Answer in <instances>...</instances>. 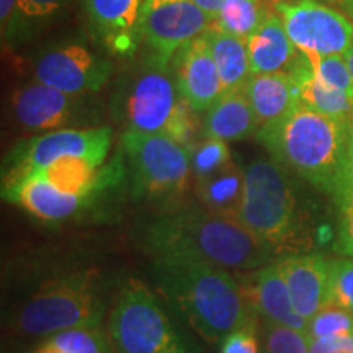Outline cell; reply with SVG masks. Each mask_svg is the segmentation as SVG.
Wrapping results in <instances>:
<instances>
[{
	"label": "cell",
	"mask_w": 353,
	"mask_h": 353,
	"mask_svg": "<svg viewBox=\"0 0 353 353\" xmlns=\"http://www.w3.org/2000/svg\"><path fill=\"white\" fill-rule=\"evenodd\" d=\"M151 276L159 293L210 343H223L234 330L255 324L242 286L226 268L162 255L151 259Z\"/></svg>",
	"instance_id": "cell-1"
},
{
	"label": "cell",
	"mask_w": 353,
	"mask_h": 353,
	"mask_svg": "<svg viewBox=\"0 0 353 353\" xmlns=\"http://www.w3.org/2000/svg\"><path fill=\"white\" fill-rule=\"evenodd\" d=\"M139 245L151 259L175 255L226 270H257L275 257L234 216L205 206L176 210L151 219L141 229Z\"/></svg>",
	"instance_id": "cell-2"
},
{
	"label": "cell",
	"mask_w": 353,
	"mask_h": 353,
	"mask_svg": "<svg viewBox=\"0 0 353 353\" xmlns=\"http://www.w3.org/2000/svg\"><path fill=\"white\" fill-rule=\"evenodd\" d=\"M353 126L296 103L259 130L270 157L325 193L341 195Z\"/></svg>",
	"instance_id": "cell-3"
},
{
	"label": "cell",
	"mask_w": 353,
	"mask_h": 353,
	"mask_svg": "<svg viewBox=\"0 0 353 353\" xmlns=\"http://www.w3.org/2000/svg\"><path fill=\"white\" fill-rule=\"evenodd\" d=\"M107 291L97 268H81L46 280L21 304L13 329L25 337L46 339L77 327L103 325Z\"/></svg>",
	"instance_id": "cell-4"
},
{
	"label": "cell",
	"mask_w": 353,
	"mask_h": 353,
	"mask_svg": "<svg viewBox=\"0 0 353 353\" xmlns=\"http://www.w3.org/2000/svg\"><path fill=\"white\" fill-rule=\"evenodd\" d=\"M234 218L275 255L298 250L301 210L288 170L280 162L259 157L245 167L244 193Z\"/></svg>",
	"instance_id": "cell-5"
},
{
	"label": "cell",
	"mask_w": 353,
	"mask_h": 353,
	"mask_svg": "<svg viewBox=\"0 0 353 353\" xmlns=\"http://www.w3.org/2000/svg\"><path fill=\"white\" fill-rule=\"evenodd\" d=\"M117 105L126 130L170 136L188 149L193 145V110L180 95L170 64L151 57L121 88Z\"/></svg>",
	"instance_id": "cell-6"
},
{
	"label": "cell",
	"mask_w": 353,
	"mask_h": 353,
	"mask_svg": "<svg viewBox=\"0 0 353 353\" xmlns=\"http://www.w3.org/2000/svg\"><path fill=\"white\" fill-rule=\"evenodd\" d=\"M107 330L114 353H188L156 294L136 278L114 296Z\"/></svg>",
	"instance_id": "cell-7"
},
{
	"label": "cell",
	"mask_w": 353,
	"mask_h": 353,
	"mask_svg": "<svg viewBox=\"0 0 353 353\" xmlns=\"http://www.w3.org/2000/svg\"><path fill=\"white\" fill-rule=\"evenodd\" d=\"M121 148L131 169L132 195L148 201H175L185 193L192 174L187 145L165 134L126 130Z\"/></svg>",
	"instance_id": "cell-8"
},
{
	"label": "cell",
	"mask_w": 353,
	"mask_h": 353,
	"mask_svg": "<svg viewBox=\"0 0 353 353\" xmlns=\"http://www.w3.org/2000/svg\"><path fill=\"white\" fill-rule=\"evenodd\" d=\"M113 131L108 126L65 128L33 136L8 154L2 188L37 174L63 157H85L103 165L112 148Z\"/></svg>",
	"instance_id": "cell-9"
},
{
	"label": "cell",
	"mask_w": 353,
	"mask_h": 353,
	"mask_svg": "<svg viewBox=\"0 0 353 353\" xmlns=\"http://www.w3.org/2000/svg\"><path fill=\"white\" fill-rule=\"evenodd\" d=\"M272 8L304 56H343L353 44V21L319 0L272 2Z\"/></svg>",
	"instance_id": "cell-10"
},
{
	"label": "cell",
	"mask_w": 353,
	"mask_h": 353,
	"mask_svg": "<svg viewBox=\"0 0 353 353\" xmlns=\"http://www.w3.org/2000/svg\"><path fill=\"white\" fill-rule=\"evenodd\" d=\"M213 19L195 0H145L141 38L159 63L172 64L185 44L205 34Z\"/></svg>",
	"instance_id": "cell-11"
},
{
	"label": "cell",
	"mask_w": 353,
	"mask_h": 353,
	"mask_svg": "<svg viewBox=\"0 0 353 353\" xmlns=\"http://www.w3.org/2000/svg\"><path fill=\"white\" fill-rule=\"evenodd\" d=\"M112 76V64L77 43L48 48L33 64V81L70 95L94 94Z\"/></svg>",
	"instance_id": "cell-12"
},
{
	"label": "cell",
	"mask_w": 353,
	"mask_h": 353,
	"mask_svg": "<svg viewBox=\"0 0 353 353\" xmlns=\"http://www.w3.org/2000/svg\"><path fill=\"white\" fill-rule=\"evenodd\" d=\"M82 103V95L65 94L37 81L17 88L10 100L17 125L37 134L72 128L81 120Z\"/></svg>",
	"instance_id": "cell-13"
},
{
	"label": "cell",
	"mask_w": 353,
	"mask_h": 353,
	"mask_svg": "<svg viewBox=\"0 0 353 353\" xmlns=\"http://www.w3.org/2000/svg\"><path fill=\"white\" fill-rule=\"evenodd\" d=\"M170 65L180 95L195 113L208 112L224 95L223 82L205 34L185 44Z\"/></svg>",
	"instance_id": "cell-14"
},
{
	"label": "cell",
	"mask_w": 353,
	"mask_h": 353,
	"mask_svg": "<svg viewBox=\"0 0 353 353\" xmlns=\"http://www.w3.org/2000/svg\"><path fill=\"white\" fill-rule=\"evenodd\" d=\"M145 0H85L87 19L99 41L117 57L136 54Z\"/></svg>",
	"instance_id": "cell-15"
},
{
	"label": "cell",
	"mask_w": 353,
	"mask_h": 353,
	"mask_svg": "<svg viewBox=\"0 0 353 353\" xmlns=\"http://www.w3.org/2000/svg\"><path fill=\"white\" fill-rule=\"evenodd\" d=\"M299 316L307 322L330 303V262L319 254H288L276 260Z\"/></svg>",
	"instance_id": "cell-16"
},
{
	"label": "cell",
	"mask_w": 353,
	"mask_h": 353,
	"mask_svg": "<svg viewBox=\"0 0 353 353\" xmlns=\"http://www.w3.org/2000/svg\"><path fill=\"white\" fill-rule=\"evenodd\" d=\"M2 195L33 218L46 223H61L74 218L95 198L59 192L38 174L25 176L20 182L2 188Z\"/></svg>",
	"instance_id": "cell-17"
},
{
	"label": "cell",
	"mask_w": 353,
	"mask_h": 353,
	"mask_svg": "<svg viewBox=\"0 0 353 353\" xmlns=\"http://www.w3.org/2000/svg\"><path fill=\"white\" fill-rule=\"evenodd\" d=\"M244 288H247L242 290L247 303L252 311L263 317V321L307 332V321L299 316L294 307L288 285L276 260L257 268Z\"/></svg>",
	"instance_id": "cell-18"
},
{
	"label": "cell",
	"mask_w": 353,
	"mask_h": 353,
	"mask_svg": "<svg viewBox=\"0 0 353 353\" xmlns=\"http://www.w3.org/2000/svg\"><path fill=\"white\" fill-rule=\"evenodd\" d=\"M245 41L252 74L288 72L299 56V51L286 33L283 21L273 8Z\"/></svg>",
	"instance_id": "cell-19"
},
{
	"label": "cell",
	"mask_w": 353,
	"mask_h": 353,
	"mask_svg": "<svg viewBox=\"0 0 353 353\" xmlns=\"http://www.w3.org/2000/svg\"><path fill=\"white\" fill-rule=\"evenodd\" d=\"M203 120V136L224 143L242 141L257 134L260 125L255 117L244 88L226 92L208 112Z\"/></svg>",
	"instance_id": "cell-20"
},
{
	"label": "cell",
	"mask_w": 353,
	"mask_h": 353,
	"mask_svg": "<svg viewBox=\"0 0 353 353\" xmlns=\"http://www.w3.org/2000/svg\"><path fill=\"white\" fill-rule=\"evenodd\" d=\"M288 72L294 82L298 103L353 126V95L319 81L309 69L301 52Z\"/></svg>",
	"instance_id": "cell-21"
},
{
	"label": "cell",
	"mask_w": 353,
	"mask_h": 353,
	"mask_svg": "<svg viewBox=\"0 0 353 353\" xmlns=\"http://www.w3.org/2000/svg\"><path fill=\"white\" fill-rule=\"evenodd\" d=\"M244 92L260 128L280 120L298 103L294 82L290 72L252 74Z\"/></svg>",
	"instance_id": "cell-22"
},
{
	"label": "cell",
	"mask_w": 353,
	"mask_h": 353,
	"mask_svg": "<svg viewBox=\"0 0 353 353\" xmlns=\"http://www.w3.org/2000/svg\"><path fill=\"white\" fill-rule=\"evenodd\" d=\"M205 37L210 43L211 56L218 68L224 94L242 90L252 76L245 39L223 32L214 25H211Z\"/></svg>",
	"instance_id": "cell-23"
},
{
	"label": "cell",
	"mask_w": 353,
	"mask_h": 353,
	"mask_svg": "<svg viewBox=\"0 0 353 353\" xmlns=\"http://www.w3.org/2000/svg\"><path fill=\"white\" fill-rule=\"evenodd\" d=\"M196 193L205 208L234 216L244 193V169L231 162L213 175L196 180Z\"/></svg>",
	"instance_id": "cell-24"
},
{
	"label": "cell",
	"mask_w": 353,
	"mask_h": 353,
	"mask_svg": "<svg viewBox=\"0 0 353 353\" xmlns=\"http://www.w3.org/2000/svg\"><path fill=\"white\" fill-rule=\"evenodd\" d=\"M32 353H114L103 325L68 329L43 339Z\"/></svg>",
	"instance_id": "cell-25"
},
{
	"label": "cell",
	"mask_w": 353,
	"mask_h": 353,
	"mask_svg": "<svg viewBox=\"0 0 353 353\" xmlns=\"http://www.w3.org/2000/svg\"><path fill=\"white\" fill-rule=\"evenodd\" d=\"M270 6V0H226L214 17L213 25L234 37L247 39L272 12Z\"/></svg>",
	"instance_id": "cell-26"
},
{
	"label": "cell",
	"mask_w": 353,
	"mask_h": 353,
	"mask_svg": "<svg viewBox=\"0 0 353 353\" xmlns=\"http://www.w3.org/2000/svg\"><path fill=\"white\" fill-rule=\"evenodd\" d=\"M190 157H192V174L196 180L206 179L231 164L232 157L229 145L224 141L214 138H205L200 143L190 148Z\"/></svg>",
	"instance_id": "cell-27"
},
{
	"label": "cell",
	"mask_w": 353,
	"mask_h": 353,
	"mask_svg": "<svg viewBox=\"0 0 353 353\" xmlns=\"http://www.w3.org/2000/svg\"><path fill=\"white\" fill-rule=\"evenodd\" d=\"M307 334L311 339L353 335V311L329 304L307 322Z\"/></svg>",
	"instance_id": "cell-28"
},
{
	"label": "cell",
	"mask_w": 353,
	"mask_h": 353,
	"mask_svg": "<svg viewBox=\"0 0 353 353\" xmlns=\"http://www.w3.org/2000/svg\"><path fill=\"white\" fill-rule=\"evenodd\" d=\"M262 332L267 353H311V337L306 330L263 321Z\"/></svg>",
	"instance_id": "cell-29"
},
{
	"label": "cell",
	"mask_w": 353,
	"mask_h": 353,
	"mask_svg": "<svg viewBox=\"0 0 353 353\" xmlns=\"http://www.w3.org/2000/svg\"><path fill=\"white\" fill-rule=\"evenodd\" d=\"M304 61L319 81L353 95V79L345 56H304Z\"/></svg>",
	"instance_id": "cell-30"
},
{
	"label": "cell",
	"mask_w": 353,
	"mask_h": 353,
	"mask_svg": "<svg viewBox=\"0 0 353 353\" xmlns=\"http://www.w3.org/2000/svg\"><path fill=\"white\" fill-rule=\"evenodd\" d=\"M72 0H20L17 37L21 28H33L44 25L69 7Z\"/></svg>",
	"instance_id": "cell-31"
},
{
	"label": "cell",
	"mask_w": 353,
	"mask_h": 353,
	"mask_svg": "<svg viewBox=\"0 0 353 353\" xmlns=\"http://www.w3.org/2000/svg\"><path fill=\"white\" fill-rule=\"evenodd\" d=\"M353 311V259L330 262V303Z\"/></svg>",
	"instance_id": "cell-32"
},
{
	"label": "cell",
	"mask_w": 353,
	"mask_h": 353,
	"mask_svg": "<svg viewBox=\"0 0 353 353\" xmlns=\"http://www.w3.org/2000/svg\"><path fill=\"white\" fill-rule=\"evenodd\" d=\"M221 353H260L255 324L234 330L221 343Z\"/></svg>",
	"instance_id": "cell-33"
},
{
	"label": "cell",
	"mask_w": 353,
	"mask_h": 353,
	"mask_svg": "<svg viewBox=\"0 0 353 353\" xmlns=\"http://www.w3.org/2000/svg\"><path fill=\"white\" fill-rule=\"evenodd\" d=\"M342 221L339 226V236L335 242V250L339 254L353 259V201L342 206Z\"/></svg>",
	"instance_id": "cell-34"
},
{
	"label": "cell",
	"mask_w": 353,
	"mask_h": 353,
	"mask_svg": "<svg viewBox=\"0 0 353 353\" xmlns=\"http://www.w3.org/2000/svg\"><path fill=\"white\" fill-rule=\"evenodd\" d=\"M20 0H0V33L3 43H10L17 38Z\"/></svg>",
	"instance_id": "cell-35"
},
{
	"label": "cell",
	"mask_w": 353,
	"mask_h": 353,
	"mask_svg": "<svg viewBox=\"0 0 353 353\" xmlns=\"http://www.w3.org/2000/svg\"><path fill=\"white\" fill-rule=\"evenodd\" d=\"M353 350V335L311 339V353H343Z\"/></svg>",
	"instance_id": "cell-36"
},
{
	"label": "cell",
	"mask_w": 353,
	"mask_h": 353,
	"mask_svg": "<svg viewBox=\"0 0 353 353\" xmlns=\"http://www.w3.org/2000/svg\"><path fill=\"white\" fill-rule=\"evenodd\" d=\"M342 206L347 203L353 201V132L350 139V148H348V157H347V167H345V176H343L342 192L339 195Z\"/></svg>",
	"instance_id": "cell-37"
},
{
	"label": "cell",
	"mask_w": 353,
	"mask_h": 353,
	"mask_svg": "<svg viewBox=\"0 0 353 353\" xmlns=\"http://www.w3.org/2000/svg\"><path fill=\"white\" fill-rule=\"evenodd\" d=\"M195 2L214 20V17L218 15V12L221 10V7H223V3L226 2V0H195Z\"/></svg>",
	"instance_id": "cell-38"
},
{
	"label": "cell",
	"mask_w": 353,
	"mask_h": 353,
	"mask_svg": "<svg viewBox=\"0 0 353 353\" xmlns=\"http://www.w3.org/2000/svg\"><path fill=\"white\" fill-rule=\"evenodd\" d=\"M343 56H345V61H347L348 69H350V74H352V79H353V44L350 48H348V51Z\"/></svg>",
	"instance_id": "cell-39"
},
{
	"label": "cell",
	"mask_w": 353,
	"mask_h": 353,
	"mask_svg": "<svg viewBox=\"0 0 353 353\" xmlns=\"http://www.w3.org/2000/svg\"><path fill=\"white\" fill-rule=\"evenodd\" d=\"M341 3H342V7L345 8L348 17L353 20V0H341Z\"/></svg>",
	"instance_id": "cell-40"
},
{
	"label": "cell",
	"mask_w": 353,
	"mask_h": 353,
	"mask_svg": "<svg viewBox=\"0 0 353 353\" xmlns=\"http://www.w3.org/2000/svg\"><path fill=\"white\" fill-rule=\"evenodd\" d=\"M270 2H301V0H270Z\"/></svg>",
	"instance_id": "cell-41"
}]
</instances>
